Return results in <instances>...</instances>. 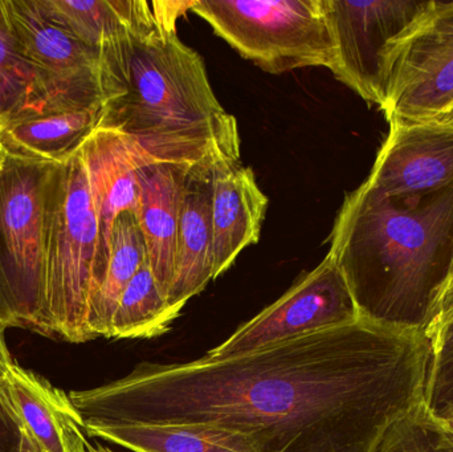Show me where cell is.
I'll use <instances>...</instances> for the list:
<instances>
[{
    "label": "cell",
    "mask_w": 453,
    "mask_h": 452,
    "mask_svg": "<svg viewBox=\"0 0 453 452\" xmlns=\"http://www.w3.org/2000/svg\"><path fill=\"white\" fill-rule=\"evenodd\" d=\"M431 357L422 329L361 318L223 360L142 363L69 398L84 430L202 425L242 433L258 452H372L425 405Z\"/></svg>",
    "instance_id": "6da1fadb"
},
{
    "label": "cell",
    "mask_w": 453,
    "mask_h": 452,
    "mask_svg": "<svg viewBox=\"0 0 453 452\" xmlns=\"http://www.w3.org/2000/svg\"><path fill=\"white\" fill-rule=\"evenodd\" d=\"M98 55L97 127L124 135L153 164L240 161L236 119L218 100L203 60L178 37L177 26L158 20L108 42Z\"/></svg>",
    "instance_id": "7a4b0ae2"
},
{
    "label": "cell",
    "mask_w": 453,
    "mask_h": 452,
    "mask_svg": "<svg viewBox=\"0 0 453 452\" xmlns=\"http://www.w3.org/2000/svg\"><path fill=\"white\" fill-rule=\"evenodd\" d=\"M359 316L422 329L453 260V185L419 199H388L362 183L348 194L330 249Z\"/></svg>",
    "instance_id": "3957f363"
},
{
    "label": "cell",
    "mask_w": 453,
    "mask_h": 452,
    "mask_svg": "<svg viewBox=\"0 0 453 452\" xmlns=\"http://www.w3.org/2000/svg\"><path fill=\"white\" fill-rule=\"evenodd\" d=\"M47 318L52 340L90 341L88 305L100 278V225L81 148L56 164L45 207Z\"/></svg>",
    "instance_id": "277c9868"
},
{
    "label": "cell",
    "mask_w": 453,
    "mask_h": 452,
    "mask_svg": "<svg viewBox=\"0 0 453 452\" xmlns=\"http://www.w3.org/2000/svg\"><path fill=\"white\" fill-rule=\"evenodd\" d=\"M55 165L7 157L0 167V326L48 339L45 207Z\"/></svg>",
    "instance_id": "5b68a950"
},
{
    "label": "cell",
    "mask_w": 453,
    "mask_h": 452,
    "mask_svg": "<svg viewBox=\"0 0 453 452\" xmlns=\"http://www.w3.org/2000/svg\"><path fill=\"white\" fill-rule=\"evenodd\" d=\"M191 11L268 73L308 66L330 71L334 63L321 0H196Z\"/></svg>",
    "instance_id": "8992f818"
},
{
    "label": "cell",
    "mask_w": 453,
    "mask_h": 452,
    "mask_svg": "<svg viewBox=\"0 0 453 452\" xmlns=\"http://www.w3.org/2000/svg\"><path fill=\"white\" fill-rule=\"evenodd\" d=\"M386 119L438 121L453 103V2H426L380 63Z\"/></svg>",
    "instance_id": "52a82bcc"
},
{
    "label": "cell",
    "mask_w": 453,
    "mask_h": 452,
    "mask_svg": "<svg viewBox=\"0 0 453 452\" xmlns=\"http://www.w3.org/2000/svg\"><path fill=\"white\" fill-rule=\"evenodd\" d=\"M0 5L34 69V95L24 113L100 108L98 50L45 18L36 0H0Z\"/></svg>",
    "instance_id": "ba28073f"
},
{
    "label": "cell",
    "mask_w": 453,
    "mask_h": 452,
    "mask_svg": "<svg viewBox=\"0 0 453 452\" xmlns=\"http://www.w3.org/2000/svg\"><path fill=\"white\" fill-rule=\"evenodd\" d=\"M361 318L350 289L329 254L273 304L240 326L222 344L209 350L207 360H223L277 342Z\"/></svg>",
    "instance_id": "9c48e42d"
},
{
    "label": "cell",
    "mask_w": 453,
    "mask_h": 452,
    "mask_svg": "<svg viewBox=\"0 0 453 452\" xmlns=\"http://www.w3.org/2000/svg\"><path fill=\"white\" fill-rule=\"evenodd\" d=\"M426 2L321 0L335 47V79L380 106V63L391 39L403 31Z\"/></svg>",
    "instance_id": "30bf717a"
},
{
    "label": "cell",
    "mask_w": 453,
    "mask_h": 452,
    "mask_svg": "<svg viewBox=\"0 0 453 452\" xmlns=\"http://www.w3.org/2000/svg\"><path fill=\"white\" fill-rule=\"evenodd\" d=\"M388 134L365 185L388 199H419L453 185V125L388 121Z\"/></svg>",
    "instance_id": "8fae6325"
},
{
    "label": "cell",
    "mask_w": 453,
    "mask_h": 452,
    "mask_svg": "<svg viewBox=\"0 0 453 452\" xmlns=\"http://www.w3.org/2000/svg\"><path fill=\"white\" fill-rule=\"evenodd\" d=\"M0 398L42 452H92L69 395L44 377L12 363L0 376Z\"/></svg>",
    "instance_id": "7c38bea8"
},
{
    "label": "cell",
    "mask_w": 453,
    "mask_h": 452,
    "mask_svg": "<svg viewBox=\"0 0 453 452\" xmlns=\"http://www.w3.org/2000/svg\"><path fill=\"white\" fill-rule=\"evenodd\" d=\"M81 151L100 225L98 287L108 265L114 223L122 212L135 214L140 196L141 167L154 164L124 135L101 127L82 143Z\"/></svg>",
    "instance_id": "4fadbf2b"
},
{
    "label": "cell",
    "mask_w": 453,
    "mask_h": 452,
    "mask_svg": "<svg viewBox=\"0 0 453 452\" xmlns=\"http://www.w3.org/2000/svg\"><path fill=\"white\" fill-rule=\"evenodd\" d=\"M269 199L258 188L255 172L240 161L212 169L211 222L214 234V279L231 268L245 247L257 243Z\"/></svg>",
    "instance_id": "5bb4252c"
},
{
    "label": "cell",
    "mask_w": 453,
    "mask_h": 452,
    "mask_svg": "<svg viewBox=\"0 0 453 452\" xmlns=\"http://www.w3.org/2000/svg\"><path fill=\"white\" fill-rule=\"evenodd\" d=\"M212 169L188 170L180 210L170 307L182 312L188 300L201 294L214 279V234L211 222Z\"/></svg>",
    "instance_id": "9a60e30c"
},
{
    "label": "cell",
    "mask_w": 453,
    "mask_h": 452,
    "mask_svg": "<svg viewBox=\"0 0 453 452\" xmlns=\"http://www.w3.org/2000/svg\"><path fill=\"white\" fill-rule=\"evenodd\" d=\"M190 169L193 167L154 164L140 170L135 218L145 239L149 265L166 299L174 276L180 210Z\"/></svg>",
    "instance_id": "2e32d148"
},
{
    "label": "cell",
    "mask_w": 453,
    "mask_h": 452,
    "mask_svg": "<svg viewBox=\"0 0 453 452\" xmlns=\"http://www.w3.org/2000/svg\"><path fill=\"white\" fill-rule=\"evenodd\" d=\"M100 108L66 111H27L0 127L5 156L40 164H61L73 156L100 122Z\"/></svg>",
    "instance_id": "e0dca14e"
},
{
    "label": "cell",
    "mask_w": 453,
    "mask_h": 452,
    "mask_svg": "<svg viewBox=\"0 0 453 452\" xmlns=\"http://www.w3.org/2000/svg\"><path fill=\"white\" fill-rule=\"evenodd\" d=\"M45 18L93 50L156 26L145 0H36Z\"/></svg>",
    "instance_id": "ac0fdd59"
},
{
    "label": "cell",
    "mask_w": 453,
    "mask_h": 452,
    "mask_svg": "<svg viewBox=\"0 0 453 452\" xmlns=\"http://www.w3.org/2000/svg\"><path fill=\"white\" fill-rule=\"evenodd\" d=\"M85 433L133 452H258L242 433L202 425H117Z\"/></svg>",
    "instance_id": "d6986e66"
},
{
    "label": "cell",
    "mask_w": 453,
    "mask_h": 452,
    "mask_svg": "<svg viewBox=\"0 0 453 452\" xmlns=\"http://www.w3.org/2000/svg\"><path fill=\"white\" fill-rule=\"evenodd\" d=\"M148 260L145 239L134 212H122L111 231L108 265L88 305L87 326L92 339H111V320L135 273Z\"/></svg>",
    "instance_id": "ffe728a7"
},
{
    "label": "cell",
    "mask_w": 453,
    "mask_h": 452,
    "mask_svg": "<svg viewBox=\"0 0 453 452\" xmlns=\"http://www.w3.org/2000/svg\"><path fill=\"white\" fill-rule=\"evenodd\" d=\"M178 316L180 313L170 307L146 260L122 294L111 320V339L161 336Z\"/></svg>",
    "instance_id": "44dd1931"
},
{
    "label": "cell",
    "mask_w": 453,
    "mask_h": 452,
    "mask_svg": "<svg viewBox=\"0 0 453 452\" xmlns=\"http://www.w3.org/2000/svg\"><path fill=\"white\" fill-rule=\"evenodd\" d=\"M35 73L0 5V127L24 113L34 95Z\"/></svg>",
    "instance_id": "7402d4cb"
},
{
    "label": "cell",
    "mask_w": 453,
    "mask_h": 452,
    "mask_svg": "<svg viewBox=\"0 0 453 452\" xmlns=\"http://www.w3.org/2000/svg\"><path fill=\"white\" fill-rule=\"evenodd\" d=\"M372 452H453V438L422 405L394 422Z\"/></svg>",
    "instance_id": "603a6c76"
},
{
    "label": "cell",
    "mask_w": 453,
    "mask_h": 452,
    "mask_svg": "<svg viewBox=\"0 0 453 452\" xmlns=\"http://www.w3.org/2000/svg\"><path fill=\"white\" fill-rule=\"evenodd\" d=\"M425 406L433 416L453 406V347L431 357L426 381Z\"/></svg>",
    "instance_id": "cb8c5ba5"
},
{
    "label": "cell",
    "mask_w": 453,
    "mask_h": 452,
    "mask_svg": "<svg viewBox=\"0 0 453 452\" xmlns=\"http://www.w3.org/2000/svg\"><path fill=\"white\" fill-rule=\"evenodd\" d=\"M423 333L430 341L433 355L453 347V300L447 307L428 318L423 326Z\"/></svg>",
    "instance_id": "d4e9b609"
},
{
    "label": "cell",
    "mask_w": 453,
    "mask_h": 452,
    "mask_svg": "<svg viewBox=\"0 0 453 452\" xmlns=\"http://www.w3.org/2000/svg\"><path fill=\"white\" fill-rule=\"evenodd\" d=\"M20 427L0 398V452H20Z\"/></svg>",
    "instance_id": "484cf974"
},
{
    "label": "cell",
    "mask_w": 453,
    "mask_h": 452,
    "mask_svg": "<svg viewBox=\"0 0 453 452\" xmlns=\"http://www.w3.org/2000/svg\"><path fill=\"white\" fill-rule=\"evenodd\" d=\"M453 300V260H452V265L451 270H449V278H447L446 283H444L443 288L441 289V292H439L438 297H436L435 303H434L433 308H431L430 315H428V318H431V316L435 315V313H438L439 310H443L444 307H447V305L449 304ZM427 318V321H428ZM426 321V323H427ZM426 326V324H425Z\"/></svg>",
    "instance_id": "4316f807"
},
{
    "label": "cell",
    "mask_w": 453,
    "mask_h": 452,
    "mask_svg": "<svg viewBox=\"0 0 453 452\" xmlns=\"http://www.w3.org/2000/svg\"><path fill=\"white\" fill-rule=\"evenodd\" d=\"M12 363L10 350H8L7 345H5L4 329L0 326V376L7 371L8 366Z\"/></svg>",
    "instance_id": "83f0119b"
},
{
    "label": "cell",
    "mask_w": 453,
    "mask_h": 452,
    "mask_svg": "<svg viewBox=\"0 0 453 452\" xmlns=\"http://www.w3.org/2000/svg\"><path fill=\"white\" fill-rule=\"evenodd\" d=\"M441 426L453 438V406L434 416Z\"/></svg>",
    "instance_id": "f1b7e54d"
},
{
    "label": "cell",
    "mask_w": 453,
    "mask_h": 452,
    "mask_svg": "<svg viewBox=\"0 0 453 452\" xmlns=\"http://www.w3.org/2000/svg\"><path fill=\"white\" fill-rule=\"evenodd\" d=\"M21 442H20V452H42L32 442L31 438L28 435L24 434L20 430Z\"/></svg>",
    "instance_id": "f546056e"
},
{
    "label": "cell",
    "mask_w": 453,
    "mask_h": 452,
    "mask_svg": "<svg viewBox=\"0 0 453 452\" xmlns=\"http://www.w3.org/2000/svg\"><path fill=\"white\" fill-rule=\"evenodd\" d=\"M435 122H441V124L453 125V103L451 106H449V109H447L446 113H444L443 116H441V119H439L438 121Z\"/></svg>",
    "instance_id": "4dcf8cb0"
},
{
    "label": "cell",
    "mask_w": 453,
    "mask_h": 452,
    "mask_svg": "<svg viewBox=\"0 0 453 452\" xmlns=\"http://www.w3.org/2000/svg\"><path fill=\"white\" fill-rule=\"evenodd\" d=\"M5 158H7V156H5L4 151H3V149L0 148V167H2V165L4 164Z\"/></svg>",
    "instance_id": "1f68e13d"
},
{
    "label": "cell",
    "mask_w": 453,
    "mask_h": 452,
    "mask_svg": "<svg viewBox=\"0 0 453 452\" xmlns=\"http://www.w3.org/2000/svg\"><path fill=\"white\" fill-rule=\"evenodd\" d=\"M92 452H113L105 448H93Z\"/></svg>",
    "instance_id": "d6a6232c"
}]
</instances>
